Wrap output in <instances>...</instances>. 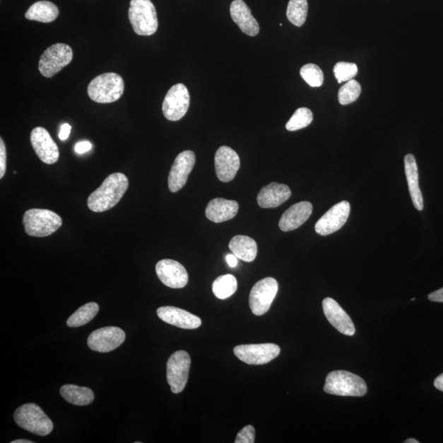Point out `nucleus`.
<instances>
[{
    "mask_svg": "<svg viewBox=\"0 0 443 443\" xmlns=\"http://www.w3.org/2000/svg\"><path fill=\"white\" fill-rule=\"evenodd\" d=\"M333 73L338 83L353 80L358 73V66L355 64L339 62L334 66Z\"/></svg>",
    "mask_w": 443,
    "mask_h": 443,
    "instance_id": "nucleus-34",
    "label": "nucleus"
},
{
    "mask_svg": "<svg viewBox=\"0 0 443 443\" xmlns=\"http://www.w3.org/2000/svg\"><path fill=\"white\" fill-rule=\"evenodd\" d=\"M30 142L35 152L45 164L53 165L59 160V150L57 144L43 127H35L30 134Z\"/></svg>",
    "mask_w": 443,
    "mask_h": 443,
    "instance_id": "nucleus-15",
    "label": "nucleus"
},
{
    "mask_svg": "<svg viewBox=\"0 0 443 443\" xmlns=\"http://www.w3.org/2000/svg\"><path fill=\"white\" fill-rule=\"evenodd\" d=\"M254 434L256 430L252 425L244 427L243 429L238 432L236 437V443H253L254 442Z\"/></svg>",
    "mask_w": 443,
    "mask_h": 443,
    "instance_id": "nucleus-35",
    "label": "nucleus"
},
{
    "mask_svg": "<svg viewBox=\"0 0 443 443\" xmlns=\"http://www.w3.org/2000/svg\"><path fill=\"white\" fill-rule=\"evenodd\" d=\"M229 249L232 254L245 262H252L256 259L258 247L256 241L247 236L237 235L232 238Z\"/></svg>",
    "mask_w": 443,
    "mask_h": 443,
    "instance_id": "nucleus-25",
    "label": "nucleus"
},
{
    "mask_svg": "<svg viewBox=\"0 0 443 443\" xmlns=\"http://www.w3.org/2000/svg\"><path fill=\"white\" fill-rule=\"evenodd\" d=\"M300 76L312 88H319L324 83L323 71L319 66L309 64L303 66L300 71Z\"/></svg>",
    "mask_w": 443,
    "mask_h": 443,
    "instance_id": "nucleus-33",
    "label": "nucleus"
},
{
    "mask_svg": "<svg viewBox=\"0 0 443 443\" xmlns=\"http://www.w3.org/2000/svg\"><path fill=\"white\" fill-rule=\"evenodd\" d=\"M196 164V155L191 150L180 153L171 167L169 175V189L175 193L182 189Z\"/></svg>",
    "mask_w": 443,
    "mask_h": 443,
    "instance_id": "nucleus-14",
    "label": "nucleus"
},
{
    "mask_svg": "<svg viewBox=\"0 0 443 443\" xmlns=\"http://www.w3.org/2000/svg\"><path fill=\"white\" fill-rule=\"evenodd\" d=\"M278 291V283L273 278H266L254 285L249 293V303L252 312L257 317L267 313Z\"/></svg>",
    "mask_w": 443,
    "mask_h": 443,
    "instance_id": "nucleus-9",
    "label": "nucleus"
},
{
    "mask_svg": "<svg viewBox=\"0 0 443 443\" xmlns=\"http://www.w3.org/2000/svg\"><path fill=\"white\" fill-rule=\"evenodd\" d=\"M60 394L65 401L69 403L84 406L93 403L95 399L93 391L85 388L72 384H66L60 389Z\"/></svg>",
    "mask_w": 443,
    "mask_h": 443,
    "instance_id": "nucleus-27",
    "label": "nucleus"
},
{
    "mask_svg": "<svg viewBox=\"0 0 443 443\" xmlns=\"http://www.w3.org/2000/svg\"><path fill=\"white\" fill-rule=\"evenodd\" d=\"M237 257L234 254H228L226 256V261L229 266L235 268L237 266Z\"/></svg>",
    "mask_w": 443,
    "mask_h": 443,
    "instance_id": "nucleus-40",
    "label": "nucleus"
},
{
    "mask_svg": "<svg viewBox=\"0 0 443 443\" xmlns=\"http://www.w3.org/2000/svg\"><path fill=\"white\" fill-rule=\"evenodd\" d=\"M291 196L292 191L288 186L271 182L259 192L257 202L263 208H276L287 201Z\"/></svg>",
    "mask_w": 443,
    "mask_h": 443,
    "instance_id": "nucleus-22",
    "label": "nucleus"
},
{
    "mask_svg": "<svg viewBox=\"0 0 443 443\" xmlns=\"http://www.w3.org/2000/svg\"><path fill=\"white\" fill-rule=\"evenodd\" d=\"M11 443H33V442L30 440L18 439L13 441Z\"/></svg>",
    "mask_w": 443,
    "mask_h": 443,
    "instance_id": "nucleus-42",
    "label": "nucleus"
},
{
    "mask_svg": "<svg viewBox=\"0 0 443 443\" xmlns=\"http://www.w3.org/2000/svg\"><path fill=\"white\" fill-rule=\"evenodd\" d=\"M313 211L312 203L302 201L295 203L285 211L280 218L278 226L283 232L295 230L308 220Z\"/></svg>",
    "mask_w": 443,
    "mask_h": 443,
    "instance_id": "nucleus-20",
    "label": "nucleus"
},
{
    "mask_svg": "<svg viewBox=\"0 0 443 443\" xmlns=\"http://www.w3.org/2000/svg\"><path fill=\"white\" fill-rule=\"evenodd\" d=\"M93 148L90 142L88 141H79L75 146V151L76 154L83 155L85 153L88 152Z\"/></svg>",
    "mask_w": 443,
    "mask_h": 443,
    "instance_id": "nucleus-37",
    "label": "nucleus"
},
{
    "mask_svg": "<svg viewBox=\"0 0 443 443\" xmlns=\"http://www.w3.org/2000/svg\"><path fill=\"white\" fill-rule=\"evenodd\" d=\"M7 167V152L3 139H0V178L4 177Z\"/></svg>",
    "mask_w": 443,
    "mask_h": 443,
    "instance_id": "nucleus-36",
    "label": "nucleus"
},
{
    "mask_svg": "<svg viewBox=\"0 0 443 443\" xmlns=\"http://www.w3.org/2000/svg\"><path fill=\"white\" fill-rule=\"evenodd\" d=\"M25 232L30 237H48L62 226L63 220L57 213L44 208H30L23 220Z\"/></svg>",
    "mask_w": 443,
    "mask_h": 443,
    "instance_id": "nucleus-4",
    "label": "nucleus"
},
{
    "mask_svg": "<svg viewBox=\"0 0 443 443\" xmlns=\"http://www.w3.org/2000/svg\"><path fill=\"white\" fill-rule=\"evenodd\" d=\"M323 309L326 318L338 332L348 336H353L355 333L353 320L335 300L325 298L323 300Z\"/></svg>",
    "mask_w": 443,
    "mask_h": 443,
    "instance_id": "nucleus-18",
    "label": "nucleus"
},
{
    "mask_svg": "<svg viewBox=\"0 0 443 443\" xmlns=\"http://www.w3.org/2000/svg\"><path fill=\"white\" fill-rule=\"evenodd\" d=\"M59 8L49 1H39L29 8L25 14V18L43 23H52L58 18Z\"/></svg>",
    "mask_w": 443,
    "mask_h": 443,
    "instance_id": "nucleus-26",
    "label": "nucleus"
},
{
    "mask_svg": "<svg viewBox=\"0 0 443 443\" xmlns=\"http://www.w3.org/2000/svg\"><path fill=\"white\" fill-rule=\"evenodd\" d=\"M405 442L406 443H419V441H417L414 439H407Z\"/></svg>",
    "mask_w": 443,
    "mask_h": 443,
    "instance_id": "nucleus-43",
    "label": "nucleus"
},
{
    "mask_svg": "<svg viewBox=\"0 0 443 443\" xmlns=\"http://www.w3.org/2000/svg\"><path fill=\"white\" fill-rule=\"evenodd\" d=\"M71 129H72V126H71L69 124H64L61 126V129L59 134V139L61 141L67 140L70 135Z\"/></svg>",
    "mask_w": 443,
    "mask_h": 443,
    "instance_id": "nucleus-38",
    "label": "nucleus"
},
{
    "mask_svg": "<svg viewBox=\"0 0 443 443\" xmlns=\"http://www.w3.org/2000/svg\"><path fill=\"white\" fill-rule=\"evenodd\" d=\"M234 354L242 362L252 365H266L280 354V348L273 343L237 345Z\"/></svg>",
    "mask_w": 443,
    "mask_h": 443,
    "instance_id": "nucleus-10",
    "label": "nucleus"
},
{
    "mask_svg": "<svg viewBox=\"0 0 443 443\" xmlns=\"http://www.w3.org/2000/svg\"><path fill=\"white\" fill-rule=\"evenodd\" d=\"M190 106V94L184 84L178 83L167 91L163 113L167 120L176 122L186 115Z\"/></svg>",
    "mask_w": 443,
    "mask_h": 443,
    "instance_id": "nucleus-11",
    "label": "nucleus"
},
{
    "mask_svg": "<svg viewBox=\"0 0 443 443\" xmlns=\"http://www.w3.org/2000/svg\"><path fill=\"white\" fill-rule=\"evenodd\" d=\"M126 334L118 327H105L94 331L89 336V348L98 353H107L124 343Z\"/></svg>",
    "mask_w": 443,
    "mask_h": 443,
    "instance_id": "nucleus-12",
    "label": "nucleus"
},
{
    "mask_svg": "<svg viewBox=\"0 0 443 443\" xmlns=\"http://www.w3.org/2000/svg\"><path fill=\"white\" fill-rule=\"evenodd\" d=\"M350 211V203L342 201L337 203L321 217L315 224V232L321 236H328L339 230L348 221Z\"/></svg>",
    "mask_w": 443,
    "mask_h": 443,
    "instance_id": "nucleus-13",
    "label": "nucleus"
},
{
    "mask_svg": "<svg viewBox=\"0 0 443 443\" xmlns=\"http://www.w3.org/2000/svg\"><path fill=\"white\" fill-rule=\"evenodd\" d=\"M435 386L437 389L443 391V374H440L435 381Z\"/></svg>",
    "mask_w": 443,
    "mask_h": 443,
    "instance_id": "nucleus-41",
    "label": "nucleus"
},
{
    "mask_svg": "<svg viewBox=\"0 0 443 443\" xmlns=\"http://www.w3.org/2000/svg\"><path fill=\"white\" fill-rule=\"evenodd\" d=\"M237 289V282L232 274H225L220 276L213 283V294L218 299L225 300L232 297Z\"/></svg>",
    "mask_w": 443,
    "mask_h": 443,
    "instance_id": "nucleus-29",
    "label": "nucleus"
},
{
    "mask_svg": "<svg viewBox=\"0 0 443 443\" xmlns=\"http://www.w3.org/2000/svg\"><path fill=\"white\" fill-rule=\"evenodd\" d=\"M313 119L312 110L307 108H300L295 112L292 118L288 122L286 129L290 131L305 129L312 123Z\"/></svg>",
    "mask_w": 443,
    "mask_h": 443,
    "instance_id": "nucleus-31",
    "label": "nucleus"
},
{
    "mask_svg": "<svg viewBox=\"0 0 443 443\" xmlns=\"http://www.w3.org/2000/svg\"><path fill=\"white\" fill-rule=\"evenodd\" d=\"M239 205L235 201L215 198L208 202L206 210L208 220L213 223H223L232 220L237 215Z\"/></svg>",
    "mask_w": 443,
    "mask_h": 443,
    "instance_id": "nucleus-23",
    "label": "nucleus"
},
{
    "mask_svg": "<svg viewBox=\"0 0 443 443\" xmlns=\"http://www.w3.org/2000/svg\"><path fill=\"white\" fill-rule=\"evenodd\" d=\"M129 179L124 173H113L89 196L88 208L95 213L111 210L123 198L126 190L129 189Z\"/></svg>",
    "mask_w": 443,
    "mask_h": 443,
    "instance_id": "nucleus-1",
    "label": "nucleus"
},
{
    "mask_svg": "<svg viewBox=\"0 0 443 443\" xmlns=\"http://www.w3.org/2000/svg\"><path fill=\"white\" fill-rule=\"evenodd\" d=\"M157 314L164 322L183 329H196L202 324L196 315L177 307H160L157 309Z\"/></svg>",
    "mask_w": 443,
    "mask_h": 443,
    "instance_id": "nucleus-19",
    "label": "nucleus"
},
{
    "mask_svg": "<svg viewBox=\"0 0 443 443\" xmlns=\"http://www.w3.org/2000/svg\"><path fill=\"white\" fill-rule=\"evenodd\" d=\"M129 17L137 35L149 37L157 32L159 23L155 5L150 0H131Z\"/></svg>",
    "mask_w": 443,
    "mask_h": 443,
    "instance_id": "nucleus-6",
    "label": "nucleus"
},
{
    "mask_svg": "<svg viewBox=\"0 0 443 443\" xmlns=\"http://www.w3.org/2000/svg\"><path fill=\"white\" fill-rule=\"evenodd\" d=\"M429 300L434 302L443 303V288L429 295Z\"/></svg>",
    "mask_w": 443,
    "mask_h": 443,
    "instance_id": "nucleus-39",
    "label": "nucleus"
},
{
    "mask_svg": "<svg viewBox=\"0 0 443 443\" xmlns=\"http://www.w3.org/2000/svg\"><path fill=\"white\" fill-rule=\"evenodd\" d=\"M230 13L233 22L242 33L249 37H256L259 34V25L257 20L254 18L251 9L243 0H234L231 4Z\"/></svg>",
    "mask_w": 443,
    "mask_h": 443,
    "instance_id": "nucleus-21",
    "label": "nucleus"
},
{
    "mask_svg": "<svg viewBox=\"0 0 443 443\" xmlns=\"http://www.w3.org/2000/svg\"><path fill=\"white\" fill-rule=\"evenodd\" d=\"M73 52L69 45L58 43L45 51L39 62V70L45 78H50L72 62Z\"/></svg>",
    "mask_w": 443,
    "mask_h": 443,
    "instance_id": "nucleus-7",
    "label": "nucleus"
},
{
    "mask_svg": "<svg viewBox=\"0 0 443 443\" xmlns=\"http://www.w3.org/2000/svg\"><path fill=\"white\" fill-rule=\"evenodd\" d=\"M158 278L170 288H183L188 283V273L184 266L172 259H162L156 264Z\"/></svg>",
    "mask_w": 443,
    "mask_h": 443,
    "instance_id": "nucleus-16",
    "label": "nucleus"
},
{
    "mask_svg": "<svg viewBox=\"0 0 443 443\" xmlns=\"http://www.w3.org/2000/svg\"><path fill=\"white\" fill-rule=\"evenodd\" d=\"M308 13L307 0H290L287 9V17L297 27H302L307 21Z\"/></svg>",
    "mask_w": 443,
    "mask_h": 443,
    "instance_id": "nucleus-30",
    "label": "nucleus"
},
{
    "mask_svg": "<svg viewBox=\"0 0 443 443\" xmlns=\"http://www.w3.org/2000/svg\"><path fill=\"white\" fill-rule=\"evenodd\" d=\"M215 165L218 179L223 182H229L235 178L240 169V158L232 148L221 146L216 152Z\"/></svg>",
    "mask_w": 443,
    "mask_h": 443,
    "instance_id": "nucleus-17",
    "label": "nucleus"
},
{
    "mask_svg": "<svg viewBox=\"0 0 443 443\" xmlns=\"http://www.w3.org/2000/svg\"><path fill=\"white\" fill-rule=\"evenodd\" d=\"M124 91V79L119 74L114 73L96 76L90 81L88 89L89 98L100 104L113 103L119 100Z\"/></svg>",
    "mask_w": 443,
    "mask_h": 443,
    "instance_id": "nucleus-3",
    "label": "nucleus"
},
{
    "mask_svg": "<svg viewBox=\"0 0 443 443\" xmlns=\"http://www.w3.org/2000/svg\"><path fill=\"white\" fill-rule=\"evenodd\" d=\"M324 391L331 395L363 396L367 393V385L360 376L348 371L331 372L326 378Z\"/></svg>",
    "mask_w": 443,
    "mask_h": 443,
    "instance_id": "nucleus-2",
    "label": "nucleus"
},
{
    "mask_svg": "<svg viewBox=\"0 0 443 443\" xmlns=\"http://www.w3.org/2000/svg\"><path fill=\"white\" fill-rule=\"evenodd\" d=\"M99 305L95 302H90L80 307L71 315L67 321V325L70 328H78L90 322L99 312Z\"/></svg>",
    "mask_w": 443,
    "mask_h": 443,
    "instance_id": "nucleus-28",
    "label": "nucleus"
},
{
    "mask_svg": "<svg viewBox=\"0 0 443 443\" xmlns=\"http://www.w3.org/2000/svg\"><path fill=\"white\" fill-rule=\"evenodd\" d=\"M191 358L185 350L173 353L167 362V380L172 393L178 394L186 388L191 367Z\"/></svg>",
    "mask_w": 443,
    "mask_h": 443,
    "instance_id": "nucleus-8",
    "label": "nucleus"
},
{
    "mask_svg": "<svg viewBox=\"0 0 443 443\" xmlns=\"http://www.w3.org/2000/svg\"><path fill=\"white\" fill-rule=\"evenodd\" d=\"M14 420L22 429L39 436H47L54 429L53 422L34 403L20 406L15 411Z\"/></svg>",
    "mask_w": 443,
    "mask_h": 443,
    "instance_id": "nucleus-5",
    "label": "nucleus"
},
{
    "mask_svg": "<svg viewBox=\"0 0 443 443\" xmlns=\"http://www.w3.org/2000/svg\"><path fill=\"white\" fill-rule=\"evenodd\" d=\"M404 162L405 172L407 182H408L411 200L413 201L416 210L421 211L424 208V199H423L419 186V172L415 158L413 155H407L405 156Z\"/></svg>",
    "mask_w": 443,
    "mask_h": 443,
    "instance_id": "nucleus-24",
    "label": "nucleus"
},
{
    "mask_svg": "<svg viewBox=\"0 0 443 443\" xmlns=\"http://www.w3.org/2000/svg\"><path fill=\"white\" fill-rule=\"evenodd\" d=\"M361 86L358 81L350 80L341 88L338 93L339 103L348 105L353 103L360 98Z\"/></svg>",
    "mask_w": 443,
    "mask_h": 443,
    "instance_id": "nucleus-32",
    "label": "nucleus"
}]
</instances>
